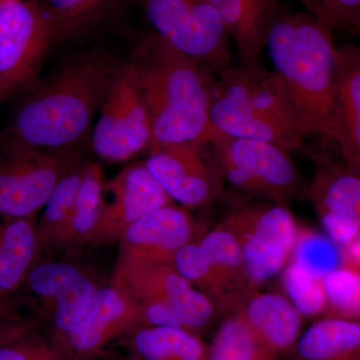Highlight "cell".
Instances as JSON below:
<instances>
[{
    "label": "cell",
    "instance_id": "ffe728a7",
    "mask_svg": "<svg viewBox=\"0 0 360 360\" xmlns=\"http://www.w3.org/2000/svg\"><path fill=\"white\" fill-rule=\"evenodd\" d=\"M236 45L239 63H259L279 0H210Z\"/></svg>",
    "mask_w": 360,
    "mask_h": 360
},
{
    "label": "cell",
    "instance_id": "484cf974",
    "mask_svg": "<svg viewBox=\"0 0 360 360\" xmlns=\"http://www.w3.org/2000/svg\"><path fill=\"white\" fill-rule=\"evenodd\" d=\"M104 200V182L101 167L94 162H86L84 179L78 191L77 205L63 248L87 245L96 229Z\"/></svg>",
    "mask_w": 360,
    "mask_h": 360
},
{
    "label": "cell",
    "instance_id": "d590c367",
    "mask_svg": "<svg viewBox=\"0 0 360 360\" xmlns=\"http://www.w3.org/2000/svg\"><path fill=\"white\" fill-rule=\"evenodd\" d=\"M343 264L349 265L360 271V234L349 245L341 248Z\"/></svg>",
    "mask_w": 360,
    "mask_h": 360
},
{
    "label": "cell",
    "instance_id": "8992f818",
    "mask_svg": "<svg viewBox=\"0 0 360 360\" xmlns=\"http://www.w3.org/2000/svg\"><path fill=\"white\" fill-rule=\"evenodd\" d=\"M151 32L215 77L232 65L231 37L210 0H134Z\"/></svg>",
    "mask_w": 360,
    "mask_h": 360
},
{
    "label": "cell",
    "instance_id": "5b68a950",
    "mask_svg": "<svg viewBox=\"0 0 360 360\" xmlns=\"http://www.w3.org/2000/svg\"><path fill=\"white\" fill-rule=\"evenodd\" d=\"M224 181L239 193L288 205L302 189L290 151L272 142L221 134L207 137Z\"/></svg>",
    "mask_w": 360,
    "mask_h": 360
},
{
    "label": "cell",
    "instance_id": "f35d334b",
    "mask_svg": "<svg viewBox=\"0 0 360 360\" xmlns=\"http://www.w3.org/2000/svg\"><path fill=\"white\" fill-rule=\"evenodd\" d=\"M6 1V0H0V4H2V2Z\"/></svg>",
    "mask_w": 360,
    "mask_h": 360
},
{
    "label": "cell",
    "instance_id": "8fae6325",
    "mask_svg": "<svg viewBox=\"0 0 360 360\" xmlns=\"http://www.w3.org/2000/svg\"><path fill=\"white\" fill-rule=\"evenodd\" d=\"M148 153L146 167L182 207H201L224 191V175L208 142L153 146Z\"/></svg>",
    "mask_w": 360,
    "mask_h": 360
},
{
    "label": "cell",
    "instance_id": "f1b7e54d",
    "mask_svg": "<svg viewBox=\"0 0 360 360\" xmlns=\"http://www.w3.org/2000/svg\"><path fill=\"white\" fill-rule=\"evenodd\" d=\"M290 262L322 279L343 264L342 251L326 234L300 226Z\"/></svg>",
    "mask_w": 360,
    "mask_h": 360
},
{
    "label": "cell",
    "instance_id": "5bb4252c",
    "mask_svg": "<svg viewBox=\"0 0 360 360\" xmlns=\"http://www.w3.org/2000/svg\"><path fill=\"white\" fill-rule=\"evenodd\" d=\"M111 201L103 200V210L89 243L118 240L122 232L148 213L174 203L146 167L137 161L122 169L115 179L104 184Z\"/></svg>",
    "mask_w": 360,
    "mask_h": 360
},
{
    "label": "cell",
    "instance_id": "4dcf8cb0",
    "mask_svg": "<svg viewBox=\"0 0 360 360\" xmlns=\"http://www.w3.org/2000/svg\"><path fill=\"white\" fill-rule=\"evenodd\" d=\"M0 360H59L37 322L25 321L0 335Z\"/></svg>",
    "mask_w": 360,
    "mask_h": 360
},
{
    "label": "cell",
    "instance_id": "4316f807",
    "mask_svg": "<svg viewBox=\"0 0 360 360\" xmlns=\"http://www.w3.org/2000/svg\"><path fill=\"white\" fill-rule=\"evenodd\" d=\"M207 360H274L236 312L226 315L208 347Z\"/></svg>",
    "mask_w": 360,
    "mask_h": 360
},
{
    "label": "cell",
    "instance_id": "e575fe53",
    "mask_svg": "<svg viewBox=\"0 0 360 360\" xmlns=\"http://www.w3.org/2000/svg\"><path fill=\"white\" fill-rule=\"evenodd\" d=\"M15 298L0 297V335L20 322L26 321L21 317L16 309Z\"/></svg>",
    "mask_w": 360,
    "mask_h": 360
},
{
    "label": "cell",
    "instance_id": "7a4b0ae2",
    "mask_svg": "<svg viewBox=\"0 0 360 360\" xmlns=\"http://www.w3.org/2000/svg\"><path fill=\"white\" fill-rule=\"evenodd\" d=\"M129 61L150 115L153 146L203 141L217 79L212 71L153 32Z\"/></svg>",
    "mask_w": 360,
    "mask_h": 360
},
{
    "label": "cell",
    "instance_id": "6da1fadb",
    "mask_svg": "<svg viewBox=\"0 0 360 360\" xmlns=\"http://www.w3.org/2000/svg\"><path fill=\"white\" fill-rule=\"evenodd\" d=\"M120 60L103 49L71 56L14 96L0 136L42 150L82 148Z\"/></svg>",
    "mask_w": 360,
    "mask_h": 360
},
{
    "label": "cell",
    "instance_id": "d6986e66",
    "mask_svg": "<svg viewBox=\"0 0 360 360\" xmlns=\"http://www.w3.org/2000/svg\"><path fill=\"white\" fill-rule=\"evenodd\" d=\"M236 314L274 355L295 347L302 335L303 316L283 293L251 291Z\"/></svg>",
    "mask_w": 360,
    "mask_h": 360
},
{
    "label": "cell",
    "instance_id": "603a6c76",
    "mask_svg": "<svg viewBox=\"0 0 360 360\" xmlns=\"http://www.w3.org/2000/svg\"><path fill=\"white\" fill-rule=\"evenodd\" d=\"M295 350L302 360H360V321L326 316L302 333Z\"/></svg>",
    "mask_w": 360,
    "mask_h": 360
},
{
    "label": "cell",
    "instance_id": "e0dca14e",
    "mask_svg": "<svg viewBox=\"0 0 360 360\" xmlns=\"http://www.w3.org/2000/svg\"><path fill=\"white\" fill-rule=\"evenodd\" d=\"M328 146L338 160L360 172V46H338L335 108Z\"/></svg>",
    "mask_w": 360,
    "mask_h": 360
},
{
    "label": "cell",
    "instance_id": "83f0119b",
    "mask_svg": "<svg viewBox=\"0 0 360 360\" xmlns=\"http://www.w3.org/2000/svg\"><path fill=\"white\" fill-rule=\"evenodd\" d=\"M51 16L58 44L86 32L120 0H35Z\"/></svg>",
    "mask_w": 360,
    "mask_h": 360
},
{
    "label": "cell",
    "instance_id": "30bf717a",
    "mask_svg": "<svg viewBox=\"0 0 360 360\" xmlns=\"http://www.w3.org/2000/svg\"><path fill=\"white\" fill-rule=\"evenodd\" d=\"M222 224L238 239L251 291L262 290L290 262L300 225L288 205H238Z\"/></svg>",
    "mask_w": 360,
    "mask_h": 360
},
{
    "label": "cell",
    "instance_id": "ba28073f",
    "mask_svg": "<svg viewBox=\"0 0 360 360\" xmlns=\"http://www.w3.org/2000/svg\"><path fill=\"white\" fill-rule=\"evenodd\" d=\"M80 158L82 148L42 150L0 136V217H37Z\"/></svg>",
    "mask_w": 360,
    "mask_h": 360
},
{
    "label": "cell",
    "instance_id": "52a82bcc",
    "mask_svg": "<svg viewBox=\"0 0 360 360\" xmlns=\"http://www.w3.org/2000/svg\"><path fill=\"white\" fill-rule=\"evenodd\" d=\"M92 150L108 162H123L153 143L150 115L134 66L120 60L111 77L91 134Z\"/></svg>",
    "mask_w": 360,
    "mask_h": 360
},
{
    "label": "cell",
    "instance_id": "7c38bea8",
    "mask_svg": "<svg viewBox=\"0 0 360 360\" xmlns=\"http://www.w3.org/2000/svg\"><path fill=\"white\" fill-rule=\"evenodd\" d=\"M101 286L79 265L39 259L28 272L22 290L41 304L49 326L46 336L53 345L82 321Z\"/></svg>",
    "mask_w": 360,
    "mask_h": 360
},
{
    "label": "cell",
    "instance_id": "4fadbf2b",
    "mask_svg": "<svg viewBox=\"0 0 360 360\" xmlns=\"http://www.w3.org/2000/svg\"><path fill=\"white\" fill-rule=\"evenodd\" d=\"M136 303L115 285H101L77 326L52 345L59 360H96L105 348L139 326Z\"/></svg>",
    "mask_w": 360,
    "mask_h": 360
},
{
    "label": "cell",
    "instance_id": "2e32d148",
    "mask_svg": "<svg viewBox=\"0 0 360 360\" xmlns=\"http://www.w3.org/2000/svg\"><path fill=\"white\" fill-rule=\"evenodd\" d=\"M214 91L302 136L295 106L283 82L274 70H267L260 61L252 65H232L222 71L215 79Z\"/></svg>",
    "mask_w": 360,
    "mask_h": 360
},
{
    "label": "cell",
    "instance_id": "f546056e",
    "mask_svg": "<svg viewBox=\"0 0 360 360\" xmlns=\"http://www.w3.org/2000/svg\"><path fill=\"white\" fill-rule=\"evenodd\" d=\"M326 316L360 321V271L342 264L322 278Z\"/></svg>",
    "mask_w": 360,
    "mask_h": 360
},
{
    "label": "cell",
    "instance_id": "3957f363",
    "mask_svg": "<svg viewBox=\"0 0 360 360\" xmlns=\"http://www.w3.org/2000/svg\"><path fill=\"white\" fill-rule=\"evenodd\" d=\"M265 49L290 94L302 136L317 137L326 146L338 75L333 33L309 13L279 11Z\"/></svg>",
    "mask_w": 360,
    "mask_h": 360
},
{
    "label": "cell",
    "instance_id": "ac0fdd59",
    "mask_svg": "<svg viewBox=\"0 0 360 360\" xmlns=\"http://www.w3.org/2000/svg\"><path fill=\"white\" fill-rule=\"evenodd\" d=\"M198 241L207 264L210 300L220 314H234L251 292L238 239L221 224Z\"/></svg>",
    "mask_w": 360,
    "mask_h": 360
},
{
    "label": "cell",
    "instance_id": "44dd1931",
    "mask_svg": "<svg viewBox=\"0 0 360 360\" xmlns=\"http://www.w3.org/2000/svg\"><path fill=\"white\" fill-rule=\"evenodd\" d=\"M309 155L316 170L307 196L315 212L340 213L360 225V172L345 167L326 149Z\"/></svg>",
    "mask_w": 360,
    "mask_h": 360
},
{
    "label": "cell",
    "instance_id": "836d02e7",
    "mask_svg": "<svg viewBox=\"0 0 360 360\" xmlns=\"http://www.w3.org/2000/svg\"><path fill=\"white\" fill-rule=\"evenodd\" d=\"M326 236L340 248L349 245L360 234V225L340 213L319 210L316 212Z\"/></svg>",
    "mask_w": 360,
    "mask_h": 360
},
{
    "label": "cell",
    "instance_id": "1f68e13d",
    "mask_svg": "<svg viewBox=\"0 0 360 360\" xmlns=\"http://www.w3.org/2000/svg\"><path fill=\"white\" fill-rule=\"evenodd\" d=\"M281 274L284 295L302 316L324 314L326 300L322 279L292 262H288Z\"/></svg>",
    "mask_w": 360,
    "mask_h": 360
},
{
    "label": "cell",
    "instance_id": "8d00e7d4",
    "mask_svg": "<svg viewBox=\"0 0 360 360\" xmlns=\"http://www.w3.org/2000/svg\"><path fill=\"white\" fill-rule=\"evenodd\" d=\"M349 33L355 35V37H359L360 39V13L356 21H355L354 25L352 26V30H349Z\"/></svg>",
    "mask_w": 360,
    "mask_h": 360
},
{
    "label": "cell",
    "instance_id": "d6a6232c",
    "mask_svg": "<svg viewBox=\"0 0 360 360\" xmlns=\"http://www.w3.org/2000/svg\"><path fill=\"white\" fill-rule=\"evenodd\" d=\"M307 13L331 32H349L360 13V0H300Z\"/></svg>",
    "mask_w": 360,
    "mask_h": 360
},
{
    "label": "cell",
    "instance_id": "74e56055",
    "mask_svg": "<svg viewBox=\"0 0 360 360\" xmlns=\"http://www.w3.org/2000/svg\"><path fill=\"white\" fill-rule=\"evenodd\" d=\"M108 360H146L144 359H142V357L139 356V355L132 354V352H130L129 355H127V356H122V357H116V359H108Z\"/></svg>",
    "mask_w": 360,
    "mask_h": 360
},
{
    "label": "cell",
    "instance_id": "9a60e30c",
    "mask_svg": "<svg viewBox=\"0 0 360 360\" xmlns=\"http://www.w3.org/2000/svg\"><path fill=\"white\" fill-rule=\"evenodd\" d=\"M194 238V221L182 206L168 205L130 224L120 236L122 262L172 264L176 251Z\"/></svg>",
    "mask_w": 360,
    "mask_h": 360
},
{
    "label": "cell",
    "instance_id": "277c9868",
    "mask_svg": "<svg viewBox=\"0 0 360 360\" xmlns=\"http://www.w3.org/2000/svg\"><path fill=\"white\" fill-rule=\"evenodd\" d=\"M111 283L136 303L139 326H168L196 333L219 314L212 300L172 264L118 260Z\"/></svg>",
    "mask_w": 360,
    "mask_h": 360
},
{
    "label": "cell",
    "instance_id": "9c48e42d",
    "mask_svg": "<svg viewBox=\"0 0 360 360\" xmlns=\"http://www.w3.org/2000/svg\"><path fill=\"white\" fill-rule=\"evenodd\" d=\"M58 44L53 21L35 0L0 4V105L39 79L44 59Z\"/></svg>",
    "mask_w": 360,
    "mask_h": 360
},
{
    "label": "cell",
    "instance_id": "d4e9b609",
    "mask_svg": "<svg viewBox=\"0 0 360 360\" xmlns=\"http://www.w3.org/2000/svg\"><path fill=\"white\" fill-rule=\"evenodd\" d=\"M85 165L86 162L80 161L58 182L42 208L37 220L41 255L51 248H63L84 179Z\"/></svg>",
    "mask_w": 360,
    "mask_h": 360
},
{
    "label": "cell",
    "instance_id": "cb8c5ba5",
    "mask_svg": "<svg viewBox=\"0 0 360 360\" xmlns=\"http://www.w3.org/2000/svg\"><path fill=\"white\" fill-rule=\"evenodd\" d=\"M129 352L146 360H207L198 335L168 326H137L124 336Z\"/></svg>",
    "mask_w": 360,
    "mask_h": 360
},
{
    "label": "cell",
    "instance_id": "7402d4cb",
    "mask_svg": "<svg viewBox=\"0 0 360 360\" xmlns=\"http://www.w3.org/2000/svg\"><path fill=\"white\" fill-rule=\"evenodd\" d=\"M41 257L37 217H0V297L13 298Z\"/></svg>",
    "mask_w": 360,
    "mask_h": 360
}]
</instances>
